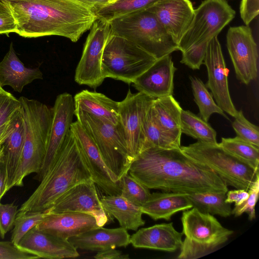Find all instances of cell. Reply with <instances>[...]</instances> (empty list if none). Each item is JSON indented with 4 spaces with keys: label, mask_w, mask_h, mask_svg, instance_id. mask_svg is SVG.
<instances>
[{
    "label": "cell",
    "mask_w": 259,
    "mask_h": 259,
    "mask_svg": "<svg viewBox=\"0 0 259 259\" xmlns=\"http://www.w3.org/2000/svg\"><path fill=\"white\" fill-rule=\"evenodd\" d=\"M128 173L148 189L163 192L189 195L228 191V186L211 168L181 148L146 149L132 162Z\"/></svg>",
    "instance_id": "6da1fadb"
},
{
    "label": "cell",
    "mask_w": 259,
    "mask_h": 259,
    "mask_svg": "<svg viewBox=\"0 0 259 259\" xmlns=\"http://www.w3.org/2000/svg\"><path fill=\"white\" fill-rule=\"evenodd\" d=\"M17 32L26 38L57 35L77 41L98 19L73 0H7Z\"/></svg>",
    "instance_id": "7a4b0ae2"
},
{
    "label": "cell",
    "mask_w": 259,
    "mask_h": 259,
    "mask_svg": "<svg viewBox=\"0 0 259 259\" xmlns=\"http://www.w3.org/2000/svg\"><path fill=\"white\" fill-rule=\"evenodd\" d=\"M92 180L78 142L70 130L56 159L39 185L18 212L45 211L75 185Z\"/></svg>",
    "instance_id": "3957f363"
},
{
    "label": "cell",
    "mask_w": 259,
    "mask_h": 259,
    "mask_svg": "<svg viewBox=\"0 0 259 259\" xmlns=\"http://www.w3.org/2000/svg\"><path fill=\"white\" fill-rule=\"evenodd\" d=\"M24 120L25 136L23 150L13 187H21L31 173L38 174L45 158L52 119V108L37 100L19 98Z\"/></svg>",
    "instance_id": "277c9868"
},
{
    "label": "cell",
    "mask_w": 259,
    "mask_h": 259,
    "mask_svg": "<svg viewBox=\"0 0 259 259\" xmlns=\"http://www.w3.org/2000/svg\"><path fill=\"white\" fill-rule=\"evenodd\" d=\"M111 33L136 44L156 59L177 51L178 46L156 16L145 10L109 22Z\"/></svg>",
    "instance_id": "5b68a950"
},
{
    "label": "cell",
    "mask_w": 259,
    "mask_h": 259,
    "mask_svg": "<svg viewBox=\"0 0 259 259\" xmlns=\"http://www.w3.org/2000/svg\"><path fill=\"white\" fill-rule=\"evenodd\" d=\"M181 222L185 237L180 248L179 259H196L207 255L226 242L234 233L213 215L195 207L183 212Z\"/></svg>",
    "instance_id": "8992f818"
},
{
    "label": "cell",
    "mask_w": 259,
    "mask_h": 259,
    "mask_svg": "<svg viewBox=\"0 0 259 259\" xmlns=\"http://www.w3.org/2000/svg\"><path fill=\"white\" fill-rule=\"evenodd\" d=\"M74 115L96 144L108 168L120 181L133 159L119 123L114 124L79 110L75 109Z\"/></svg>",
    "instance_id": "52a82bcc"
},
{
    "label": "cell",
    "mask_w": 259,
    "mask_h": 259,
    "mask_svg": "<svg viewBox=\"0 0 259 259\" xmlns=\"http://www.w3.org/2000/svg\"><path fill=\"white\" fill-rule=\"evenodd\" d=\"M185 154L211 168L228 186L248 191L259 177L258 170L230 154L219 143L199 141L181 146Z\"/></svg>",
    "instance_id": "ba28073f"
},
{
    "label": "cell",
    "mask_w": 259,
    "mask_h": 259,
    "mask_svg": "<svg viewBox=\"0 0 259 259\" xmlns=\"http://www.w3.org/2000/svg\"><path fill=\"white\" fill-rule=\"evenodd\" d=\"M133 42L110 33L102 60L104 78L133 82L157 60Z\"/></svg>",
    "instance_id": "9c48e42d"
},
{
    "label": "cell",
    "mask_w": 259,
    "mask_h": 259,
    "mask_svg": "<svg viewBox=\"0 0 259 259\" xmlns=\"http://www.w3.org/2000/svg\"><path fill=\"white\" fill-rule=\"evenodd\" d=\"M235 11L226 0H204L194 10L189 27L178 45L182 53L208 42L235 17Z\"/></svg>",
    "instance_id": "30bf717a"
},
{
    "label": "cell",
    "mask_w": 259,
    "mask_h": 259,
    "mask_svg": "<svg viewBox=\"0 0 259 259\" xmlns=\"http://www.w3.org/2000/svg\"><path fill=\"white\" fill-rule=\"evenodd\" d=\"M90 30L75 70L74 80L80 85L96 89L105 79L102 60L104 47L110 33L109 22L97 19Z\"/></svg>",
    "instance_id": "8fae6325"
},
{
    "label": "cell",
    "mask_w": 259,
    "mask_h": 259,
    "mask_svg": "<svg viewBox=\"0 0 259 259\" xmlns=\"http://www.w3.org/2000/svg\"><path fill=\"white\" fill-rule=\"evenodd\" d=\"M155 98L129 90L119 104V122L129 153L133 159L141 152L144 141L143 125L146 113Z\"/></svg>",
    "instance_id": "7c38bea8"
},
{
    "label": "cell",
    "mask_w": 259,
    "mask_h": 259,
    "mask_svg": "<svg viewBox=\"0 0 259 259\" xmlns=\"http://www.w3.org/2000/svg\"><path fill=\"white\" fill-rule=\"evenodd\" d=\"M227 47L236 77L248 84L257 77V47L250 28L247 25L230 27L227 32Z\"/></svg>",
    "instance_id": "4fadbf2b"
},
{
    "label": "cell",
    "mask_w": 259,
    "mask_h": 259,
    "mask_svg": "<svg viewBox=\"0 0 259 259\" xmlns=\"http://www.w3.org/2000/svg\"><path fill=\"white\" fill-rule=\"evenodd\" d=\"M46 210L50 213L76 211L89 213L95 217L99 227H103L109 219V215L102 206L96 185L93 180L71 187Z\"/></svg>",
    "instance_id": "5bb4252c"
},
{
    "label": "cell",
    "mask_w": 259,
    "mask_h": 259,
    "mask_svg": "<svg viewBox=\"0 0 259 259\" xmlns=\"http://www.w3.org/2000/svg\"><path fill=\"white\" fill-rule=\"evenodd\" d=\"M203 64L208 73L206 87L210 90L215 103L224 112L235 117L238 111L231 100L228 83L229 70L226 67L218 36L208 42Z\"/></svg>",
    "instance_id": "9a60e30c"
},
{
    "label": "cell",
    "mask_w": 259,
    "mask_h": 259,
    "mask_svg": "<svg viewBox=\"0 0 259 259\" xmlns=\"http://www.w3.org/2000/svg\"><path fill=\"white\" fill-rule=\"evenodd\" d=\"M70 130L81 149L92 180L107 195L121 194L120 181L108 168L96 144L76 120Z\"/></svg>",
    "instance_id": "2e32d148"
},
{
    "label": "cell",
    "mask_w": 259,
    "mask_h": 259,
    "mask_svg": "<svg viewBox=\"0 0 259 259\" xmlns=\"http://www.w3.org/2000/svg\"><path fill=\"white\" fill-rule=\"evenodd\" d=\"M52 108V119L47 152L41 169L34 177L39 181L56 159L70 130L75 110L72 96L68 93L58 95Z\"/></svg>",
    "instance_id": "e0dca14e"
},
{
    "label": "cell",
    "mask_w": 259,
    "mask_h": 259,
    "mask_svg": "<svg viewBox=\"0 0 259 259\" xmlns=\"http://www.w3.org/2000/svg\"><path fill=\"white\" fill-rule=\"evenodd\" d=\"M194 10L190 0H159L146 9L156 16L177 46L192 20Z\"/></svg>",
    "instance_id": "ac0fdd59"
},
{
    "label": "cell",
    "mask_w": 259,
    "mask_h": 259,
    "mask_svg": "<svg viewBox=\"0 0 259 259\" xmlns=\"http://www.w3.org/2000/svg\"><path fill=\"white\" fill-rule=\"evenodd\" d=\"M17 246L39 258L61 259L79 255L77 249L68 240L40 231L36 227L23 236Z\"/></svg>",
    "instance_id": "d6986e66"
},
{
    "label": "cell",
    "mask_w": 259,
    "mask_h": 259,
    "mask_svg": "<svg viewBox=\"0 0 259 259\" xmlns=\"http://www.w3.org/2000/svg\"><path fill=\"white\" fill-rule=\"evenodd\" d=\"M170 55L157 59L133 82L135 88L155 99L172 95L177 68Z\"/></svg>",
    "instance_id": "ffe728a7"
},
{
    "label": "cell",
    "mask_w": 259,
    "mask_h": 259,
    "mask_svg": "<svg viewBox=\"0 0 259 259\" xmlns=\"http://www.w3.org/2000/svg\"><path fill=\"white\" fill-rule=\"evenodd\" d=\"M35 227L40 231L68 240L99 226L95 217L90 214L65 211L48 212L45 219Z\"/></svg>",
    "instance_id": "44dd1931"
},
{
    "label": "cell",
    "mask_w": 259,
    "mask_h": 259,
    "mask_svg": "<svg viewBox=\"0 0 259 259\" xmlns=\"http://www.w3.org/2000/svg\"><path fill=\"white\" fill-rule=\"evenodd\" d=\"M183 236L172 222L162 223L139 229L130 237V243L136 248L175 252L180 248Z\"/></svg>",
    "instance_id": "7402d4cb"
},
{
    "label": "cell",
    "mask_w": 259,
    "mask_h": 259,
    "mask_svg": "<svg viewBox=\"0 0 259 259\" xmlns=\"http://www.w3.org/2000/svg\"><path fill=\"white\" fill-rule=\"evenodd\" d=\"M9 122V133L2 144V157L7 171V191L13 187L24 145L25 129L21 107L12 115Z\"/></svg>",
    "instance_id": "603a6c76"
},
{
    "label": "cell",
    "mask_w": 259,
    "mask_h": 259,
    "mask_svg": "<svg viewBox=\"0 0 259 259\" xmlns=\"http://www.w3.org/2000/svg\"><path fill=\"white\" fill-rule=\"evenodd\" d=\"M76 249L101 251L126 247L130 243V235L122 228L107 229L99 227L68 239Z\"/></svg>",
    "instance_id": "cb8c5ba5"
},
{
    "label": "cell",
    "mask_w": 259,
    "mask_h": 259,
    "mask_svg": "<svg viewBox=\"0 0 259 259\" xmlns=\"http://www.w3.org/2000/svg\"><path fill=\"white\" fill-rule=\"evenodd\" d=\"M38 68L26 67L16 54L11 42L9 50L0 62V86L9 85L21 93L24 87L37 79H42Z\"/></svg>",
    "instance_id": "d4e9b609"
},
{
    "label": "cell",
    "mask_w": 259,
    "mask_h": 259,
    "mask_svg": "<svg viewBox=\"0 0 259 259\" xmlns=\"http://www.w3.org/2000/svg\"><path fill=\"white\" fill-rule=\"evenodd\" d=\"M192 207L187 194L163 191L151 193L141 209L143 213L155 221H169L176 213Z\"/></svg>",
    "instance_id": "484cf974"
},
{
    "label": "cell",
    "mask_w": 259,
    "mask_h": 259,
    "mask_svg": "<svg viewBox=\"0 0 259 259\" xmlns=\"http://www.w3.org/2000/svg\"><path fill=\"white\" fill-rule=\"evenodd\" d=\"M75 109L85 112L93 116L119 124V104L105 95L84 90L73 98Z\"/></svg>",
    "instance_id": "4316f807"
},
{
    "label": "cell",
    "mask_w": 259,
    "mask_h": 259,
    "mask_svg": "<svg viewBox=\"0 0 259 259\" xmlns=\"http://www.w3.org/2000/svg\"><path fill=\"white\" fill-rule=\"evenodd\" d=\"M152 107L156 120L170 139L181 145V114L182 108L172 95L155 98Z\"/></svg>",
    "instance_id": "83f0119b"
},
{
    "label": "cell",
    "mask_w": 259,
    "mask_h": 259,
    "mask_svg": "<svg viewBox=\"0 0 259 259\" xmlns=\"http://www.w3.org/2000/svg\"><path fill=\"white\" fill-rule=\"evenodd\" d=\"M100 200L106 213L114 217L121 227L127 230L137 231L145 225L141 207L130 202L121 195H106Z\"/></svg>",
    "instance_id": "f1b7e54d"
},
{
    "label": "cell",
    "mask_w": 259,
    "mask_h": 259,
    "mask_svg": "<svg viewBox=\"0 0 259 259\" xmlns=\"http://www.w3.org/2000/svg\"><path fill=\"white\" fill-rule=\"evenodd\" d=\"M193 207L199 211L227 218L232 215L231 204L226 202V193L203 192L188 195Z\"/></svg>",
    "instance_id": "f546056e"
},
{
    "label": "cell",
    "mask_w": 259,
    "mask_h": 259,
    "mask_svg": "<svg viewBox=\"0 0 259 259\" xmlns=\"http://www.w3.org/2000/svg\"><path fill=\"white\" fill-rule=\"evenodd\" d=\"M152 104L148 109L143 121L144 141L141 151L150 147L180 148L181 145L170 139L158 125L154 116Z\"/></svg>",
    "instance_id": "4dcf8cb0"
},
{
    "label": "cell",
    "mask_w": 259,
    "mask_h": 259,
    "mask_svg": "<svg viewBox=\"0 0 259 259\" xmlns=\"http://www.w3.org/2000/svg\"><path fill=\"white\" fill-rule=\"evenodd\" d=\"M181 130L182 133L197 141L212 144L218 143L215 131L207 122L189 110H182Z\"/></svg>",
    "instance_id": "1f68e13d"
},
{
    "label": "cell",
    "mask_w": 259,
    "mask_h": 259,
    "mask_svg": "<svg viewBox=\"0 0 259 259\" xmlns=\"http://www.w3.org/2000/svg\"><path fill=\"white\" fill-rule=\"evenodd\" d=\"M159 0H115L92 11L98 19L108 22L130 14L145 10Z\"/></svg>",
    "instance_id": "d6a6232c"
},
{
    "label": "cell",
    "mask_w": 259,
    "mask_h": 259,
    "mask_svg": "<svg viewBox=\"0 0 259 259\" xmlns=\"http://www.w3.org/2000/svg\"><path fill=\"white\" fill-rule=\"evenodd\" d=\"M219 145L226 151L246 163L253 168L259 169V147L236 136L222 138Z\"/></svg>",
    "instance_id": "836d02e7"
},
{
    "label": "cell",
    "mask_w": 259,
    "mask_h": 259,
    "mask_svg": "<svg viewBox=\"0 0 259 259\" xmlns=\"http://www.w3.org/2000/svg\"><path fill=\"white\" fill-rule=\"evenodd\" d=\"M194 101L197 105L200 117L207 122L213 113H218L228 119L223 110L214 102L206 85L199 78L190 77Z\"/></svg>",
    "instance_id": "e575fe53"
},
{
    "label": "cell",
    "mask_w": 259,
    "mask_h": 259,
    "mask_svg": "<svg viewBox=\"0 0 259 259\" xmlns=\"http://www.w3.org/2000/svg\"><path fill=\"white\" fill-rule=\"evenodd\" d=\"M120 195L132 203L142 206L149 198L150 189L127 173L120 179Z\"/></svg>",
    "instance_id": "d590c367"
},
{
    "label": "cell",
    "mask_w": 259,
    "mask_h": 259,
    "mask_svg": "<svg viewBox=\"0 0 259 259\" xmlns=\"http://www.w3.org/2000/svg\"><path fill=\"white\" fill-rule=\"evenodd\" d=\"M48 213L47 210L18 212L14 224L11 241L17 245L23 236L40 223Z\"/></svg>",
    "instance_id": "8d00e7d4"
},
{
    "label": "cell",
    "mask_w": 259,
    "mask_h": 259,
    "mask_svg": "<svg viewBox=\"0 0 259 259\" xmlns=\"http://www.w3.org/2000/svg\"><path fill=\"white\" fill-rule=\"evenodd\" d=\"M232 122V127L237 136L259 147L258 127L250 122L244 116L241 110L238 111Z\"/></svg>",
    "instance_id": "74e56055"
},
{
    "label": "cell",
    "mask_w": 259,
    "mask_h": 259,
    "mask_svg": "<svg viewBox=\"0 0 259 259\" xmlns=\"http://www.w3.org/2000/svg\"><path fill=\"white\" fill-rule=\"evenodd\" d=\"M248 192L249 196L247 199L241 204L235 205L232 209V214L238 217L243 213H247L248 220L252 221L256 218L255 206L258 197L259 177L250 186Z\"/></svg>",
    "instance_id": "f35d334b"
},
{
    "label": "cell",
    "mask_w": 259,
    "mask_h": 259,
    "mask_svg": "<svg viewBox=\"0 0 259 259\" xmlns=\"http://www.w3.org/2000/svg\"><path fill=\"white\" fill-rule=\"evenodd\" d=\"M21 106L19 99L0 89V127L7 123L14 112Z\"/></svg>",
    "instance_id": "ab89813d"
},
{
    "label": "cell",
    "mask_w": 259,
    "mask_h": 259,
    "mask_svg": "<svg viewBox=\"0 0 259 259\" xmlns=\"http://www.w3.org/2000/svg\"><path fill=\"white\" fill-rule=\"evenodd\" d=\"M18 211L17 206L14 203L0 202V237L2 239L13 227Z\"/></svg>",
    "instance_id": "60d3db41"
},
{
    "label": "cell",
    "mask_w": 259,
    "mask_h": 259,
    "mask_svg": "<svg viewBox=\"0 0 259 259\" xmlns=\"http://www.w3.org/2000/svg\"><path fill=\"white\" fill-rule=\"evenodd\" d=\"M39 257L24 251L10 241H0V259H36Z\"/></svg>",
    "instance_id": "b9f144b4"
},
{
    "label": "cell",
    "mask_w": 259,
    "mask_h": 259,
    "mask_svg": "<svg viewBox=\"0 0 259 259\" xmlns=\"http://www.w3.org/2000/svg\"><path fill=\"white\" fill-rule=\"evenodd\" d=\"M17 32V24L7 0H0V34Z\"/></svg>",
    "instance_id": "7bdbcfd3"
},
{
    "label": "cell",
    "mask_w": 259,
    "mask_h": 259,
    "mask_svg": "<svg viewBox=\"0 0 259 259\" xmlns=\"http://www.w3.org/2000/svg\"><path fill=\"white\" fill-rule=\"evenodd\" d=\"M259 0H241L240 6L241 18L245 25L249 23L258 15Z\"/></svg>",
    "instance_id": "ee69618b"
},
{
    "label": "cell",
    "mask_w": 259,
    "mask_h": 259,
    "mask_svg": "<svg viewBox=\"0 0 259 259\" xmlns=\"http://www.w3.org/2000/svg\"><path fill=\"white\" fill-rule=\"evenodd\" d=\"M248 196V191L236 189V190L227 191L225 201L228 203H235V205H238L245 201Z\"/></svg>",
    "instance_id": "f6af8a7d"
},
{
    "label": "cell",
    "mask_w": 259,
    "mask_h": 259,
    "mask_svg": "<svg viewBox=\"0 0 259 259\" xmlns=\"http://www.w3.org/2000/svg\"><path fill=\"white\" fill-rule=\"evenodd\" d=\"M94 258L97 259H128L127 254L122 253L115 248H109L98 251Z\"/></svg>",
    "instance_id": "bcb514c9"
},
{
    "label": "cell",
    "mask_w": 259,
    "mask_h": 259,
    "mask_svg": "<svg viewBox=\"0 0 259 259\" xmlns=\"http://www.w3.org/2000/svg\"><path fill=\"white\" fill-rule=\"evenodd\" d=\"M7 191L6 167L2 156L0 159V202L2 197Z\"/></svg>",
    "instance_id": "7dc6e473"
},
{
    "label": "cell",
    "mask_w": 259,
    "mask_h": 259,
    "mask_svg": "<svg viewBox=\"0 0 259 259\" xmlns=\"http://www.w3.org/2000/svg\"><path fill=\"white\" fill-rule=\"evenodd\" d=\"M93 11L108 3V0H73Z\"/></svg>",
    "instance_id": "c3c4849f"
},
{
    "label": "cell",
    "mask_w": 259,
    "mask_h": 259,
    "mask_svg": "<svg viewBox=\"0 0 259 259\" xmlns=\"http://www.w3.org/2000/svg\"><path fill=\"white\" fill-rule=\"evenodd\" d=\"M9 121L0 127V146L2 145L3 142L5 141V139L8 136L9 133Z\"/></svg>",
    "instance_id": "681fc988"
},
{
    "label": "cell",
    "mask_w": 259,
    "mask_h": 259,
    "mask_svg": "<svg viewBox=\"0 0 259 259\" xmlns=\"http://www.w3.org/2000/svg\"><path fill=\"white\" fill-rule=\"evenodd\" d=\"M3 155V149L2 147V145L0 146V159Z\"/></svg>",
    "instance_id": "f907efd6"
},
{
    "label": "cell",
    "mask_w": 259,
    "mask_h": 259,
    "mask_svg": "<svg viewBox=\"0 0 259 259\" xmlns=\"http://www.w3.org/2000/svg\"><path fill=\"white\" fill-rule=\"evenodd\" d=\"M115 1V0H108V3H111L114 2Z\"/></svg>",
    "instance_id": "816d5d0a"
},
{
    "label": "cell",
    "mask_w": 259,
    "mask_h": 259,
    "mask_svg": "<svg viewBox=\"0 0 259 259\" xmlns=\"http://www.w3.org/2000/svg\"><path fill=\"white\" fill-rule=\"evenodd\" d=\"M2 88V87L0 86V89Z\"/></svg>",
    "instance_id": "f5cc1de1"
}]
</instances>
